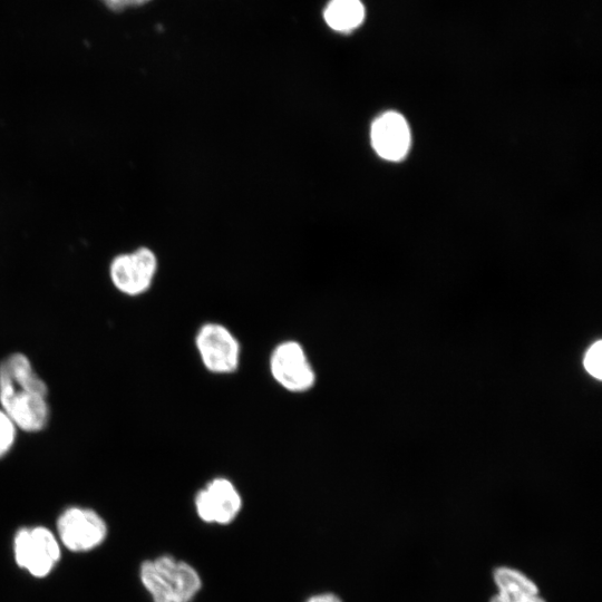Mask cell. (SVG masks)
Wrapping results in <instances>:
<instances>
[{"label": "cell", "mask_w": 602, "mask_h": 602, "mask_svg": "<svg viewBox=\"0 0 602 602\" xmlns=\"http://www.w3.org/2000/svg\"><path fill=\"white\" fill-rule=\"evenodd\" d=\"M307 602H341V600L331 593H323L310 598Z\"/></svg>", "instance_id": "cell-15"}, {"label": "cell", "mask_w": 602, "mask_h": 602, "mask_svg": "<svg viewBox=\"0 0 602 602\" xmlns=\"http://www.w3.org/2000/svg\"><path fill=\"white\" fill-rule=\"evenodd\" d=\"M601 356L602 342L596 341L588 349L583 360L586 371L599 380L602 378Z\"/></svg>", "instance_id": "cell-13"}, {"label": "cell", "mask_w": 602, "mask_h": 602, "mask_svg": "<svg viewBox=\"0 0 602 602\" xmlns=\"http://www.w3.org/2000/svg\"><path fill=\"white\" fill-rule=\"evenodd\" d=\"M57 531L64 546L71 552H87L106 538L107 525L93 508L69 506L57 520Z\"/></svg>", "instance_id": "cell-6"}, {"label": "cell", "mask_w": 602, "mask_h": 602, "mask_svg": "<svg viewBox=\"0 0 602 602\" xmlns=\"http://www.w3.org/2000/svg\"><path fill=\"white\" fill-rule=\"evenodd\" d=\"M113 11H123L128 8L139 7L152 0H99Z\"/></svg>", "instance_id": "cell-14"}, {"label": "cell", "mask_w": 602, "mask_h": 602, "mask_svg": "<svg viewBox=\"0 0 602 602\" xmlns=\"http://www.w3.org/2000/svg\"><path fill=\"white\" fill-rule=\"evenodd\" d=\"M195 347L205 369L216 375H229L237 370L241 348L236 337L219 322L200 327Z\"/></svg>", "instance_id": "cell-5"}, {"label": "cell", "mask_w": 602, "mask_h": 602, "mask_svg": "<svg viewBox=\"0 0 602 602\" xmlns=\"http://www.w3.org/2000/svg\"><path fill=\"white\" fill-rule=\"evenodd\" d=\"M139 574L153 602H190L201 589L197 572L168 555L143 562Z\"/></svg>", "instance_id": "cell-2"}, {"label": "cell", "mask_w": 602, "mask_h": 602, "mask_svg": "<svg viewBox=\"0 0 602 602\" xmlns=\"http://www.w3.org/2000/svg\"><path fill=\"white\" fill-rule=\"evenodd\" d=\"M371 145L383 159H402L410 147V129L407 120L397 111H386L378 116L370 129Z\"/></svg>", "instance_id": "cell-9"}, {"label": "cell", "mask_w": 602, "mask_h": 602, "mask_svg": "<svg viewBox=\"0 0 602 602\" xmlns=\"http://www.w3.org/2000/svg\"><path fill=\"white\" fill-rule=\"evenodd\" d=\"M494 581L498 592L491 602H545L535 583L515 569L497 567Z\"/></svg>", "instance_id": "cell-10"}, {"label": "cell", "mask_w": 602, "mask_h": 602, "mask_svg": "<svg viewBox=\"0 0 602 602\" xmlns=\"http://www.w3.org/2000/svg\"><path fill=\"white\" fill-rule=\"evenodd\" d=\"M322 18L332 31L349 35L363 23L366 8L362 0H328Z\"/></svg>", "instance_id": "cell-11"}, {"label": "cell", "mask_w": 602, "mask_h": 602, "mask_svg": "<svg viewBox=\"0 0 602 602\" xmlns=\"http://www.w3.org/2000/svg\"><path fill=\"white\" fill-rule=\"evenodd\" d=\"M269 368L274 381L289 392H307L315 385V371L299 341L278 343L271 351Z\"/></svg>", "instance_id": "cell-4"}, {"label": "cell", "mask_w": 602, "mask_h": 602, "mask_svg": "<svg viewBox=\"0 0 602 602\" xmlns=\"http://www.w3.org/2000/svg\"><path fill=\"white\" fill-rule=\"evenodd\" d=\"M19 429L0 408V459L7 456L13 448Z\"/></svg>", "instance_id": "cell-12"}, {"label": "cell", "mask_w": 602, "mask_h": 602, "mask_svg": "<svg viewBox=\"0 0 602 602\" xmlns=\"http://www.w3.org/2000/svg\"><path fill=\"white\" fill-rule=\"evenodd\" d=\"M14 560L35 577L47 576L60 560V547L52 532L43 526L21 527L13 538Z\"/></svg>", "instance_id": "cell-3"}, {"label": "cell", "mask_w": 602, "mask_h": 602, "mask_svg": "<svg viewBox=\"0 0 602 602\" xmlns=\"http://www.w3.org/2000/svg\"><path fill=\"white\" fill-rule=\"evenodd\" d=\"M241 506L236 487L224 477L212 479L195 497L197 514L207 523L227 524L236 517Z\"/></svg>", "instance_id": "cell-8"}, {"label": "cell", "mask_w": 602, "mask_h": 602, "mask_svg": "<svg viewBox=\"0 0 602 602\" xmlns=\"http://www.w3.org/2000/svg\"><path fill=\"white\" fill-rule=\"evenodd\" d=\"M157 271V260L152 250L139 247L132 253L115 256L109 265L113 285L123 294L137 297L152 285Z\"/></svg>", "instance_id": "cell-7"}, {"label": "cell", "mask_w": 602, "mask_h": 602, "mask_svg": "<svg viewBox=\"0 0 602 602\" xmlns=\"http://www.w3.org/2000/svg\"><path fill=\"white\" fill-rule=\"evenodd\" d=\"M49 387L23 352L0 361V408L17 428L28 434L42 431L50 420Z\"/></svg>", "instance_id": "cell-1"}]
</instances>
